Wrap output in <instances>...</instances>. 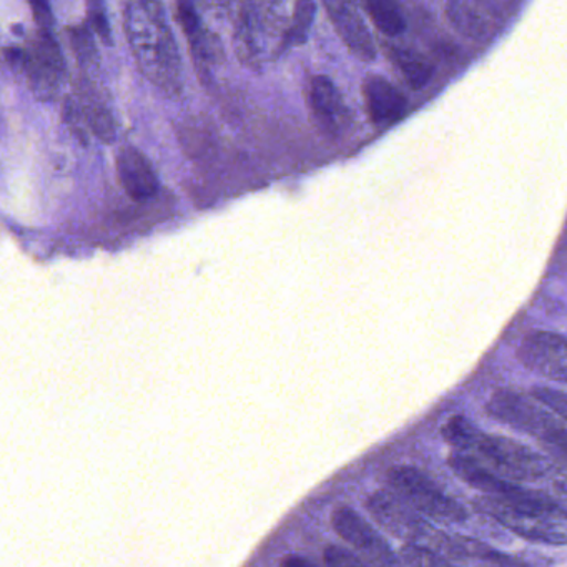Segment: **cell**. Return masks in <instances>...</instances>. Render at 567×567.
Returning <instances> with one entry per match:
<instances>
[{
    "mask_svg": "<svg viewBox=\"0 0 567 567\" xmlns=\"http://www.w3.org/2000/svg\"><path fill=\"white\" fill-rule=\"evenodd\" d=\"M125 35L142 74L165 94L182 92V59L164 6L148 0L127 2Z\"/></svg>",
    "mask_w": 567,
    "mask_h": 567,
    "instance_id": "6da1fadb",
    "label": "cell"
},
{
    "mask_svg": "<svg viewBox=\"0 0 567 567\" xmlns=\"http://www.w3.org/2000/svg\"><path fill=\"white\" fill-rule=\"evenodd\" d=\"M476 507L524 539L566 546V509L540 491L523 487L509 499L484 496L476 501Z\"/></svg>",
    "mask_w": 567,
    "mask_h": 567,
    "instance_id": "7a4b0ae2",
    "label": "cell"
},
{
    "mask_svg": "<svg viewBox=\"0 0 567 567\" xmlns=\"http://www.w3.org/2000/svg\"><path fill=\"white\" fill-rule=\"evenodd\" d=\"M456 453L476 461L484 470L509 483H534L553 470V464L536 451L504 436H491L474 426Z\"/></svg>",
    "mask_w": 567,
    "mask_h": 567,
    "instance_id": "3957f363",
    "label": "cell"
},
{
    "mask_svg": "<svg viewBox=\"0 0 567 567\" xmlns=\"http://www.w3.org/2000/svg\"><path fill=\"white\" fill-rule=\"evenodd\" d=\"M371 517L391 536L403 540L404 546L423 547L451 560L454 536L427 523L421 514L391 491L380 489L367 501Z\"/></svg>",
    "mask_w": 567,
    "mask_h": 567,
    "instance_id": "277c9868",
    "label": "cell"
},
{
    "mask_svg": "<svg viewBox=\"0 0 567 567\" xmlns=\"http://www.w3.org/2000/svg\"><path fill=\"white\" fill-rule=\"evenodd\" d=\"M391 493L404 501L411 509L427 519L443 524L464 523L466 509L444 494L423 471L413 466H394L386 473Z\"/></svg>",
    "mask_w": 567,
    "mask_h": 567,
    "instance_id": "5b68a950",
    "label": "cell"
},
{
    "mask_svg": "<svg viewBox=\"0 0 567 567\" xmlns=\"http://www.w3.org/2000/svg\"><path fill=\"white\" fill-rule=\"evenodd\" d=\"M486 411L494 420L559 447L563 453L566 451V424L534 404L526 394L516 390H499L487 401Z\"/></svg>",
    "mask_w": 567,
    "mask_h": 567,
    "instance_id": "8992f818",
    "label": "cell"
},
{
    "mask_svg": "<svg viewBox=\"0 0 567 567\" xmlns=\"http://www.w3.org/2000/svg\"><path fill=\"white\" fill-rule=\"evenodd\" d=\"M331 524L338 536L361 554L368 567H396L401 563L383 536L351 507L334 509Z\"/></svg>",
    "mask_w": 567,
    "mask_h": 567,
    "instance_id": "52a82bcc",
    "label": "cell"
},
{
    "mask_svg": "<svg viewBox=\"0 0 567 567\" xmlns=\"http://www.w3.org/2000/svg\"><path fill=\"white\" fill-rule=\"evenodd\" d=\"M24 65L34 94L41 101L54 99L61 87L65 68L61 49L52 38L51 31L41 29L32 39L24 54Z\"/></svg>",
    "mask_w": 567,
    "mask_h": 567,
    "instance_id": "ba28073f",
    "label": "cell"
},
{
    "mask_svg": "<svg viewBox=\"0 0 567 567\" xmlns=\"http://www.w3.org/2000/svg\"><path fill=\"white\" fill-rule=\"evenodd\" d=\"M517 358L524 368L547 378L566 383L567 347L564 337L550 331H533L520 341Z\"/></svg>",
    "mask_w": 567,
    "mask_h": 567,
    "instance_id": "9c48e42d",
    "label": "cell"
},
{
    "mask_svg": "<svg viewBox=\"0 0 567 567\" xmlns=\"http://www.w3.org/2000/svg\"><path fill=\"white\" fill-rule=\"evenodd\" d=\"M308 105L318 127L330 137H340L350 127V109L333 81L324 75L311 79Z\"/></svg>",
    "mask_w": 567,
    "mask_h": 567,
    "instance_id": "30bf717a",
    "label": "cell"
},
{
    "mask_svg": "<svg viewBox=\"0 0 567 567\" xmlns=\"http://www.w3.org/2000/svg\"><path fill=\"white\" fill-rule=\"evenodd\" d=\"M324 9L348 51L360 61L373 62L377 59V45L360 11L350 2H327Z\"/></svg>",
    "mask_w": 567,
    "mask_h": 567,
    "instance_id": "8fae6325",
    "label": "cell"
},
{
    "mask_svg": "<svg viewBox=\"0 0 567 567\" xmlns=\"http://www.w3.org/2000/svg\"><path fill=\"white\" fill-rule=\"evenodd\" d=\"M265 6L244 4L235 24L234 48L241 64L260 68L264 61V35L267 31Z\"/></svg>",
    "mask_w": 567,
    "mask_h": 567,
    "instance_id": "7c38bea8",
    "label": "cell"
},
{
    "mask_svg": "<svg viewBox=\"0 0 567 567\" xmlns=\"http://www.w3.org/2000/svg\"><path fill=\"white\" fill-rule=\"evenodd\" d=\"M115 165H117L118 181L132 200H151L158 194L161 184H158L157 174L141 151L131 145L121 148Z\"/></svg>",
    "mask_w": 567,
    "mask_h": 567,
    "instance_id": "4fadbf2b",
    "label": "cell"
},
{
    "mask_svg": "<svg viewBox=\"0 0 567 567\" xmlns=\"http://www.w3.org/2000/svg\"><path fill=\"white\" fill-rule=\"evenodd\" d=\"M177 18L190 41L192 55H194L200 78H208L212 65L220 64L224 61V48H221L220 41L210 31H205L197 12L190 4H178Z\"/></svg>",
    "mask_w": 567,
    "mask_h": 567,
    "instance_id": "5bb4252c",
    "label": "cell"
},
{
    "mask_svg": "<svg viewBox=\"0 0 567 567\" xmlns=\"http://www.w3.org/2000/svg\"><path fill=\"white\" fill-rule=\"evenodd\" d=\"M363 97L371 121L378 125H390L406 114V97L381 75H370L363 82Z\"/></svg>",
    "mask_w": 567,
    "mask_h": 567,
    "instance_id": "9a60e30c",
    "label": "cell"
},
{
    "mask_svg": "<svg viewBox=\"0 0 567 567\" xmlns=\"http://www.w3.org/2000/svg\"><path fill=\"white\" fill-rule=\"evenodd\" d=\"M446 18L461 35L471 41H489L496 32V16L481 2L454 0L446 4Z\"/></svg>",
    "mask_w": 567,
    "mask_h": 567,
    "instance_id": "2e32d148",
    "label": "cell"
},
{
    "mask_svg": "<svg viewBox=\"0 0 567 567\" xmlns=\"http://www.w3.org/2000/svg\"><path fill=\"white\" fill-rule=\"evenodd\" d=\"M451 470L454 471L457 477L464 483L470 484L474 489H480L484 496L496 497V499H509L520 493L523 486L519 484L509 483V481L501 480L494 476L489 471L484 470L483 466L464 456V454L453 453L447 460Z\"/></svg>",
    "mask_w": 567,
    "mask_h": 567,
    "instance_id": "e0dca14e",
    "label": "cell"
},
{
    "mask_svg": "<svg viewBox=\"0 0 567 567\" xmlns=\"http://www.w3.org/2000/svg\"><path fill=\"white\" fill-rule=\"evenodd\" d=\"M386 55L396 65L406 84L414 91L426 87L433 79V64L414 49L403 48V45H386Z\"/></svg>",
    "mask_w": 567,
    "mask_h": 567,
    "instance_id": "ac0fdd59",
    "label": "cell"
},
{
    "mask_svg": "<svg viewBox=\"0 0 567 567\" xmlns=\"http://www.w3.org/2000/svg\"><path fill=\"white\" fill-rule=\"evenodd\" d=\"M368 16H370L378 31L383 32L386 38H398L406 29V19H404L401 8L394 2H383L374 0L364 4Z\"/></svg>",
    "mask_w": 567,
    "mask_h": 567,
    "instance_id": "d6986e66",
    "label": "cell"
},
{
    "mask_svg": "<svg viewBox=\"0 0 567 567\" xmlns=\"http://www.w3.org/2000/svg\"><path fill=\"white\" fill-rule=\"evenodd\" d=\"M315 16H317V4L315 2H298L295 6L290 28L285 32L284 44L288 48L305 44L308 34H310L311 25H313Z\"/></svg>",
    "mask_w": 567,
    "mask_h": 567,
    "instance_id": "ffe728a7",
    "label": "cell"
},
{
    "mask_svg": "<svg viewBox=\"0 0 567 567\" xmlns=\"http://www.w3.org/2000/svg\"><path fill=\"white\" fill-rule=\"evenodd\" d=\"M400 560L404 567H457L441 554L416 546L401 547Z\"/></svg>",
    "mask_w": 567,
    "mask_h": 567,
    "instance_id": "44dd1931",
    "label": "cell"
},
{
    "mask_svg": "<svg viewBox=\"0 0 567 567\" xmlns=\"http://www.w3.org/2000/svg\"><path fill=\"white\" fill-rule=\"evenodd\" d=\"M85 118L92 131L99 135L104 142H112L115 137L114 122H112L111 114L102 107L97 102H89L85 104Z\"/></svg>",
    "mask_w": 567,
    "mask_h": 567,
    "instance_id": "7402d4cb",
    "label": "cell"
},
{
    "mask_svg": "<svg viewBox=\"0 0 567 567\" xmlns=\"http://www.w3.org/2000/svg\"><path fill=\"white\" fill-rule=\"evenodd\" d=\"M473 567H529L526 560L517 556L499 553L491 546H484L477 556L471 560Z\"/></svg>",
    "mask_w": 567,
    "mask_h": 567,
    "instance_id": "603a6c76",
    "label": "cell"
},
{
    "mask_svg": "<svg viewBox=\"0 0 567 567\" xmlns=\"http://www.w3.org/2000/svg\"><path fill=\"white\" fill-rule=\"evenodd\" d=\"M530 396L534 400L539 401V403L546 404L549 406L560 420H566L567 417V398L563 391L553 390V388L546 386H534L533 391H530Z\"/></svg>",
    "mask_w": 567,
    "mask_h": 567,
    "instance_id": "cb8c5ba5",
    "label": "cell"
},
{
    "mask_svg": "<svg viewBox=\"0 0 567 567\" xmlns=\"http://www.w3.org/2000/svg\"><path fill=\"white\" fill-rule=\"evenodd\" d=\"M323 559L327 567H367L357 554L334 544L324 549Z\"/></svg>",
    "mask_w": 567,
    "mask_h": 567,
    "instance_id": "d4e9b609",
    "label": "cell"
},
{
    "mask_svg": "<svg viewBox=\"0 0 567 567\" xmlns=\"http://www.w3.org/2000/svg\"><path fill=\"white\" fill-rule=\"evenodd\" d=\"M72 34V44H74L75 52H78V58H82V62L94 61L95 51L94 44H92L91 34H89L85 29H74L71 31Z\"/></svg>",
    "mask_w": 567,
    "mask_h": 567,
    "instance_id": "484cf974",
    "label": "cell"
},
{
    "mask_svg": "<svg viewBox=\"0 0 567 567\" xmlns=\"http://www.w3.org/2000/svg\"><path fill=\"white\" fill-rule=\"evenodd\" d=\"M92 24H94L95 34L101 35L104 42H111V32H109V24L105 21L104 12L101 11L99 6H95V11L91 12Z\"/></svg>",
    "mask_w": 567,
    "mask_h": 567,
    "instance_id": "4316f807",
    "label": "cell"
},
{
    "mask_svg": "<svg viewBox=\"0 0 567 567\" xmlns=\"http://www.w3.org/2000/svg\"><path fill=\"white\" fill-rule=\"evenodd\" d=\"M32 9H34L35 21H38L39 28L51 31L52 14L51 11H49V6L42 4V2L35 4L34 2V4H32Z\"/></svg>",
    "mask_w": 567,
    "mask_h": 567,
    "instance_id": "83f0119b",
    "label": "cell"
},
{
    "mask_svg": "<svg viewBox=\"0 0 567 567\" xmlns=\"http://www.w3.org/2000/svg\"><path fill=\"white\" fill-rule=\"evenodd\" d=\"M280 567H318L315 566L307 557L297 556V554H288L281 559Z\"/></svg>",
    "mask_w": 567,
    "mask_h": 567,
    "instance_id": "f1b7e54d",
    "label": "cell"
},
{
    "mask_svg": "<svg viewBox=\"0 0 567 567\" xmlns=\"http://www.w3.org/2000/svg\"><path fill=\"white\" fill-rule=\"evenodd\" d=\"M398 567H404V566H403V564H400V566H398Z\"/></svg>",
    "mask_w": 567,
    "mask_h": 567,
    "instance_id": "f546056e",
    "label": "cell"
}]
</instances>
